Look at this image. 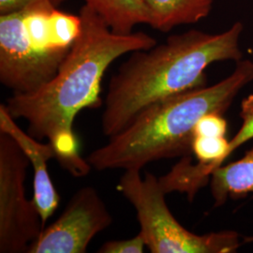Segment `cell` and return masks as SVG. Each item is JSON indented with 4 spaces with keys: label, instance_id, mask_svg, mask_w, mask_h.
<instances>
[{
    "label": "cell",
    "instance_id": "7c38bea8",
    "mask_svg": "<svg viewBox=\"0 0 253 253\" xmlns=\"http://www.w3.org/2000/svg\"><path fill=\"white\" fill-rule=\"evenodd\" d=\"M229 142L226 137H194L191 145L192 155L197 162L204 164L205 171L210 178L214 170L230 157Z\"/></svg>",
    "mask_w": 253,
    "mask_h": 253
},
{
    "label": "cell",
    "instance_id": "3957f363",
    "mask_svg": "<svg viewBox=\"0 0 253 253\" xmlns=\"http://www.w3.org/2000/svg\"><path fill=\"white\" fill-rule=\"evenodd\" d=\"M253 81V61H237L234 72L213 85H206L158 101L93 150L87 157L97 171L142 170L164 159L191 156L194 127L204 116L223 115L239 92Z\"/></svg>",
    "mask_w": 253,
    "mask_h": 253
},
{
    "label": "cell",
    "instance_id": "5bb4252c",
    "mask_svg": "<svg viewBox=\"0 0 253 253\" xmlns=\"http://www.w3.org/2000/svg\"><path fill=\"white\" fill-rule=\"evenodd\" d=\"M145 239L140 233L138 235L123 240H111L99 249L100 253H143L145 250Z\"/></svg>",
    "mask_w": 253,
    "mask_h": 253
},
{
    "label": "cell",
    "instance_id": "6da1fadb",
    "mask_svg": "<svg viewBox=\"0 0 253 253\" xmlns=\"http://www.w3.org/2000/svg\"><path fill=\"white\" fill-rule=\"evenodd\" d=\"M79 14L81 32L56 74L32 93L12 94L5 104L14 119L27 120L29 135L49 141L56 161L75 177L87 175L92 168L79 152L73 131L76 116L83 109L101 104V81L115 60L158 44L155 38L144 32L115 33L86 5Z\"/></svg>",
    "mask_w": 253,
    "mask_h": 253
},
{
    "label": "cell",
    "instance_id": "8992f818",
    "mask_svg": "<svg viewBox=\"0 0 253 253\" xmlns=\"http://www.w3.org/2000/svg\"><path fill=\"white\" fill-rule=\"evenodd\" d=\"M30 161L18 143L0 131V253H27L44 226L25 181Z\"/></svg>",
    "mask_w": 253,
    "mask_h": 253
},
{
    "label": "cell",
    "instance_id": "52a82bcc",
    "mask_svg": "<svg viewBox=\"0 0 253 253\" xmlns=\"http://www.w3.org/2000/svg\"><path fill=\"white\" fill-rule=\"evenodd\" d=\"M112 222L98 191L84 187L73 194L60 217L44 227L27 253H84L91 240Z\"/></svg>",
    "mask_w": 253,
    "mask_h": 253
},
{
    "label": "cell",
    "instance_id": "9a60e30c",
    "mask_svg": "<svg viewBox=\"0 0 253 253\" xmlns=\"http://www.w3.org/2000/svg\"><path fill=\"white\" fill-rule=\"evenodd\" d=\"M43 0H0V14L18 11Z\"/></svg>",
    "mask_w": 253,
    "mask_h": 253
},
{
    "label": "cell",
    "instance_id": "5b68a950",
    "mask_svg": "<svg viewBox=\"0 0 253 253\" xmlns=\"http://www.w3.org/2000/svg\"><path fill=\"white\" fill-rule=\"evenodd\" d=\"M126 170L118 190L135 208L140 234L152 253H233L243 243L234 231L196 235L182 226L168 208L159 178Z\"/></svg>",
    "mask_w": 253,
    "mask_h": 253
},
{
    "label": "cell",
    "instance_id": "30bf717a",
    "mask_svg": "<svg viewBox=\"0 0 253 253\" xmlns=\"http://www.w3.org/2000/svg\"><path fill=\"white\" fill-rule=\"evenodd\" d=\"M149 12V26L169 32L174 27L207 18L215 0H143Z\"/></svg>",
    "mask_w": 253,
    "mask_h": 253
},
{
    "label": "cell",
    "instance_id": "8fae6325",
    "mask_svg": "<svg viewBox=\"0 0 253 253\" xmlns=\"http://www.w3.org/2000/svg\"><path fill=\"white\" fill-rule=\"evenodd\" d=\"M112 31L120 35L133 33L136 26L149 25V12L143 0H83Z\"/></svg>",
    "mask_w": 253,
    "mask_h": 253
},
{
    "label": "cell",
    "instance_id": "9c48e42d",
    "mask_svg": "<svg viewBox=\"0 0 253 253\" xmlns=\"http://www.w3.org/2000/svg\"><path fill=\"white\" fill-rule=\"evenodd\" d=\"M210 190L215 208L223 206L229 199L253 194V148L240 160L215 169L210 178ZM245 241L253 243V236L246 237Z\"/></svg>",
    "mask_w": 253,
    "mask_h": 253
},
{
    "label": "cell",
    "instance_id": "277c9868",
    "mask_svg": "<svg viewBox=\"0 0 253 253\" xmlns=\"http://www.w3.org/2000/svg\"><path fill=\"white\" fill-rule=\"evenodd\" d=\"M80 14L43 0L0 14V82L13 94L38 90L50 81L81 32Z\"/></svg>",
    "mask_w": 253,
    "mask_h": 253
},
{
    "label": "cell",
    "instance_id": "2e32d148",
    "mask_svg": "<svg viewBox=\"0 0 253 253\" xmlns=\"http://www.w3.org/2000/svg\"><path fill=\"white\" fill-rule=\"evenodd\" d=\"M53 3H54V5H55L56 7L57 6H59L63 1H65V0H51Z\"/></svg>",
    "mask_w": 253,
    "mask_h": 253
},
{
    "label": "cell",
    "instance_id": "7a4b0ae2",
    "mask_svg": "<svg viewBox=\"0 0 253 253\" xmlns=\"http://www.w3.org/2000/svg\"><path fill=\"white\" fill-rule=\"evenodd\" d=\"M243 29L240 22L218 34L192 29L130 53L109 83L100 118L102 133L111 138L154 103L206 86V70L211 64L241 60Z\"/></svg>",
    "mask_w": 253,
    "mask_h": 253
},
{
    "label": "cell",
    "instance_id": "ba28073f",
    "mask_svg": "<svg viewBox=\"0 0 253 253\" xmlns=\"http://www.w3.org/2000/svg\"><path fill=\"white\" fill-rule=\"evenodd\" d=\"M9 115L5 104L0 105V131L11 136L24 150L30 161L34 171L33 198L45 227L47 220L52 217L58 208L60 197L54 188L48 172L47 163L55 159L54 148L51 144H43L41 140L25 132Z\"/></svg>",
    "mask_w": 253,
    "mask_h": 253
},
{
    "label": "cell",
    "instance_id": "4fadbf2b",
    "mask_svg": "<svg viewBox=\"0 0 253 253\" xmlns=\"http://www.w3.org/2000/svg\"><path fill=\"white\" fill-rule=\"evenodd\" d=\"M228 124L223 115L211 113L204 116L194 127V137H225Z\"/></svg>",
    "mask_w": 253,
    "mask_h": 253
}]
</instances>
